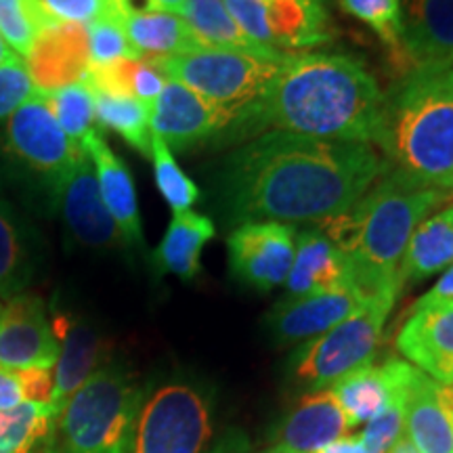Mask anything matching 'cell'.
<instances>
[{"instance_id":"16","label":"cell","mask_w":453,"mask_h":453,"mask_svg":"<svg viewBox=\"0 0 453 453\" xmlns=\"http://www.w3.org/2000/svg\"><path fill=\"white\" fill-rule=\"evenodd\" d=\"M53 330L59 340V357L53 367L55 388L49 405L59 418L67 399L93 373L107 365L111 347L88 321L76 319V317L57 315L53 319Z\"/></svg>"},{"instance_id":"27","label":"cell","mask_w":453,"mask_h":453,"mask_svg":"<svg viewBox=\"0 0 453 453\" xmlns=\"http://www.w3.org/2000/svg\"><path fill=\"white\" fill-rule=\"evenodd\" d=\"M122 26L141 59H162L202 49L183 17L166 11L122 15Z\"/></svg>"},{"instance_id":"24","label":"cell","mask_w":453,"mask_h":453,"mask_svg":"<svg viewBox=\"0 0 453 453\" xmlns=\"http://www.w3.org/2000/svg\"><path fill=\"white\" fill-rule=\"evenodd\" d=\"M290 296L334 292L350 288L347 254L324 231H303L296 237V254L286 280Z\"/></svg>"},{"instance_id":"29","label":"cell","mask_w":453,"mask_h":453,"mask_svg":"<svg viewBox=\"0 0 453 453\" xmlns=\"http://www.w3.org/2000/svg\"><path fill=\"white\" fill-rule=\"evenodd\" d=\"M194 32L203 49L242 50L252 55H280L281 50L263 47L242 32L235 19L226 11L223 0H187L179 13Z\"/></svg>"},{"instance_id":"15","label":"cell","mask_w":453,"mask_h":453,"mask_svg":"<svg viewBox=\"0 0 453 453\" xmlns=\"http://www.w3.org/2000/svg\"><path fill=\"white\" fill-rule=\"evenodd\" d=\"M88 65V32L81 24L42 27L26 55L30 81L44 95L82 82Z\"/></svg>"},{"instance_id":"44","label":"cell","mask_w":453,"mask_h":453,"mask_svg":"<svg viewBox=\"0 0 453 453\" xmlns=\"http://www.w3.org/2000/svg\"><path fill=\"white\" fill-rule=\"evenodd\" d=\"M315 453H370V451H367L361 434H357V437H353V434H344V437L332 441L330 445L321 447V449Z\"/></svg>"},{"instance_id":"40","label":"cell","mask_w":453,"mask_h":453,"mask_svg":"<svg viewBox=\"0 0 453 453\" xmlns=\"http://www.w3.org/2000/svg\"><path fill=\"white\" fill-rule=\"evenodd\" d=\"M17 382H19L21 396L27 403H50L55 388L53 367H27V370L15 372Z\"/></svg>"},{"instance_id":"17","label":"cell","mask_w":453,"mask_h":453,"mask_svg":"<svg viewBox=\"0 0 453 453\" xmlns=\"http://www.w3.org/2000/svg\"><path fill=\"white\" fill-rule=\"evenodd\" d=\"M395 344L426 376L453 384V303L413 307Z\"/></svg>"},{"instance_id":"21","label":"cell","mask_w":453,"mask_h":453,"mask_svg":"<svg viewBox=\"0 0 453 453\" xmlns=\"http://www.w3.org/2000/svg\"><path fill=\"white\" fill-rule=\"evenodd\" d=\"M151 133L170 151H187L223 133V124L200 95L177 81H166L160 97L151 105Z\"/></svg>"},{"instance_id":"22","label":"cell","mask_w":453,"mask_h":453,"mask_svg":"<svg viewBox=\"0 0 453 453\" xmlns=\"http://www.w3.org/2000/svg\"><path fill=\"white\" fill-rule=\"evenodd\" d=\"M82 150L93 162L95 174L101 197H104L107 211L120 226L124 240L128 246H143V225H141V212L137 202V189H134L133 174L120 156L107 145L104 134L97 128L82 141Z\"/></svg>"},{"instance_id":"43","label":"cell","mask_w":453,"mask_h":453,"mask_svg":"<svg viewBox=\"0 0 453 453\" xmlns=\"http://www.w3.org/2000/svg\"><path fill=\"white\" fill-rule=\"evenodd\" d=\"M21 401H24V396H21L15 372L7 370V367H0V411L19 405Z\"/></svg>"},{"instance_id":"23","label":"cell","mask_w":453,"mask_h":453,"mask_svg":"<svg viewBox=\"0 0 453 453\" xmlns=\"http://www.w3.org/2000/svg\"><path fill=\"white\" fill-rule=\"evenodd\" d=\"M349 424L332 390H317L292 407L275 430V447L296 453H315L344 437Z\"/></svg>"},{"instance_id":"38","label":"cell","mask_w":453,"mask_h":453,"mask_svg":"<svg viewBox=\"0 0 453 453\" xmlns=\"http://www.w3.org/2000/svg\"><path fill=\"white\" fill-rule=\"evenodd\" d=\"M405 413V396L390 403L388 410H384L380 416L373 418L367 424V428L361 433V439L370 453H387L396 441L401 439V430H403Z\"/></svg>"},{"instance_id":"39","label":"cell","mask_w":453,"mask_h":453,"mask_svg":"<svg viewBox=\"0 0 453 453\" xmlns=\"http://www.w3.org/2000/svg\"><path fill=\"white\" fill-rule=\"evenodd\" d=\"M34 95H36V88L32 87L24 61L15 59L13 64L0 65V120L9 118Z\"/></svg>"},{"instance_id":"36","label":"cell","mask_w":453,"mask_h":453,"mask_svg":"<svg viewBox=\"0 0 453 453\" xmlns=\"http://www.w3.org/2000/svg\"><path fill=\"white\" fill-rule=\"evenodd\" d=\"M90 65H107L120 59H141L122 26V15L104 17L87 26Z\"/></svg>"},{"instance_id":"10","label":"cell","mask_w":453,"mask_h":453,"mask_svg":"<svg viewBox=\"0 0 453 453\" xmlns=\"http://www.w3.org/2000/svg\"><path fill=\"white\" fill-rule=\"evenodd\" d=\"M254 42L275 50H304L332 42L334 27L315 0H223Z\"/></svg>"},{"instance_id":"6","label":"cell","mask_w":453,"mask_h":453,"mask_svg":"<svg viewBox=\"0 0 453 453\" xmlns=\"http://www.w3.org/2000/svg\"><path fill=\"white\" fill-rule=\"evenodd\" d=\"M290 53L252 55L242 50L196 49L162 59H147L168 81L194 90L212 107L223 133L242 120L267 93Z\"/></svg>"},{"instance_id":"20","label":"cell","mask_w":453,"mask_h":453,"mask_svg":"<svg viewBox=\"0 0 453 453\" xmlns=\"http://www.w3.org/2000/svg\"><path fill=\"white\" fill-rule=\"evenodd\" d=\"M411 372L413 365L407 361L387 359L382 365L370 364L350 372L334 384L332 393L347 418L349 428L372 422L388 410L393 401L405 396Z\"/></svg>"},{"instance_id":"41","label":"cell","mask_w":453,"mask_h":453,"mask_svg":"<svg viewBox=\"0 0 453 453\" xmlns=\"http://www.w3.org/2000/svg\"><path fill=\"white\" fill-rule=\"evenodd\" d=\"M164 84H166V81H164L162 73L147 59H139L133 81V97L143 101L147 105H154V101L160 97Z\"/></svg>"},{"instance_id":"42","label":"cell","mask_w":453,"mask_h":453,"mask_svg":"<svg viewBox=\"0 0 453 453\" xmlns=\"http://www.w3.org/2000/svg\"><path fill=\"white\" fill-rule=\"evenodd\" d=\"M439 303H453V265L441 275V280L434 283L424 296L418 300L413 307H424V304H439Z\"/></svg>"},{"instance_id":"1","label":"cell","mask_w":453,"mask_h":453,"mask_svg":"<svg viewBox=\"0 0 453 453\" xmlns=\"http://www.w3.org/2000/svg\"><path fill=\"white\" fill-rule=\"evenodd\" d=\"M387 170L364 143L269 130L226 157L220 197L242 223H324L355 206Z\"/></svg>"},{"instance_id":"30","label":"cell","mask_w":453,"mask_h":453,"mask_svg":"<svg viewBox=\"0 0 453 453\" xmlns=\"http://www.w3.org/2000/svg\"><path fill=\"white\" fill-rule=\"evenodd\" d=\"M57 424L50 405L21 401L11 410L0 411V453H34L49 445Z\"/></svg>"},{"instance_id":"11","label":"cell","mask_w":453,"mask_h":453,"mask_svg":"<svg viewBox=\"0 0 453 453\" xmlns=\"http://www.w3.org/2000/svg\"><path fill=\"white\" fill-rule=\"evenodd\" d=\"M294 226L277 220L242 223L226 242L229 269L243 286L267 292L286 283L296 254Z\"/></svg>"},{"instance_id":"13","label":"cell","mask_w":453,"mask_h":453,"mask_svg":"<svg viewBox=\"0 0 453 453\" xmlns=\"http://www.w3.org/2000/svg\"><path fill=\"white\" fill-rule=\"evenodd\" d=\"M53 203L59 208L67 234L78 246L95 250L128 246L101 197L97 174L87 151L65 174L64 183L53 196Z\"/></svg>"},{"instance_id":"48","label":"cell","mask_w":453,"mask_h":453,"mask_svg":"<svg viewBox=\"0 0 453 453\" xmlns=\"http://www.w3.org/2000/svg\"><path fill=\"white\" fill-rule=\"evenodd\" d=\"M387 453H420V451H418L416 447H413V443H411L410 439L401 437L393 447H390Z\"/></svg>"},{"instance_id":"37","label":"cell","mask_w":453,"mask_h":453,"mask_svg":"<svg viewBox=\"0 0 453 453\" xmlns=\"http://www.w3.org/2000/svg\"><path fill=\"white\" fill-rule=\"evenodd\" d=\"M38 32L30 0H0V34L15 53L27 55Z\"/></svg>"},{"instance_id":"32","label":"cell","mask_w":453,"mask_h":453,"mask_svg":"<svg viewBox=\"0 0 453 453\" xmlns=\"http://www.w3.org/2000/svg\"><path fill=\"white\" fill-rule=\"evenodd\" d=\"M44 101L67 137L82 147L84 137L95 130V95L88 84L82 81L55 93H47Z\"/></svg>"},{"instance_id":"25","label":"cell","mask_w":453,"mask_h":453,"mask_svg":"<svg viewBox=\"0 0 453 453\" xmlns=\"http://www.w3.org/2000/svg\"><path fill=\"white\" fill-rule=\"evenodd\" d=\"M36 273L34 231L0 189V300L26 292Z\"/></svg>"},{"instance_id":"31","label":"cell","mask_w":453,"mask_h":453,"mask_svg":"<svg viewBox=\"0 0 453 453\" xmlns=\"http://www.w3.org/2000/svg\"><path fill=\"white\" fill-rule=\"evenodd\" d=\"M95 95V122L101 128L113 130L130 147L150 157L151 151V105L134 97H116V95Z\"/></svg>"},{"instance_id":"5","label":"cell","mask_w":453,"mask_h":453,"mask_svg":"<svg viewBox=\"0 0 453 453\" xmlns=\"http://www.w3.org/2000/svg\"><path fill=\"white\" fill-rule=\"evenodd\" d=\"M143 390L118 365H105L73 393L57 418L47 453H128Z\"/></svg>"},{"instance_id":"52","label":"cell","mask_w":453,"mask_h":453,"mask_svg":"<svg viewBox=\"0 0 453 453\" xmlns=\"http://www.w3.org/2000/svg\"><path fill=\"white\" fill-rule=\"evenodd\" d=\"M315 3H321V0H315Z\"/></svg>"},{"instance_id":"50","label":"cell","mask_w":453,"mask_h":453,"mask_svg":"<svg viewBox=\"0 0 453 453\" xmlns=\"http://www.w3.org/2000/svg\"><path fill=\"white\" fill-rule=\"evenodd\" d=\"M267 453H296V451H288V449H280V447H275V449H271Z\"/></svg>"},{"instance_id":"2","label":"cell","mask_w":453,"mask_h":453,"mask_svg":"<svg viewBox=\"0 0 453 453\" xmlns=\"http://www.w3.org/2000/svg\"><path fill=\"white\" fill-rule=\"evenodd\" d=\"M384 95L359 59L342 53H290L242 120L226 128L234 139L269 130L344 143H373Z\"/></svg>"},{"instance_id":"12","label":"cell","mask_w":453,"mask_h":453,"mask_svg":"<svg viewBox=\"0 0 453 453\" xmlns=\"http://www.w3.org/2000/svg\"><path fill=\"white\" fill-rule=\"evenodd\" d=\"M390 65L399 78L413 72L451 70L453 0H405L401 49Z\"/></svg>"},{"instance_id":"26","label":"cell","mask_w":453,"mask_h":453,"mask_svg":"<svg viewBox=\"0 0 453 453\" xmlns=\"http://www.w3.org/2000/svg\"><path fill=\"white\" fill-rule=\"evenodd\" d=\"M217 235V226L206 214L183 211L174 212L160 246L154 252V265L160 273H173L191 281L200 273L203 246Z\"/></svg>"},{"instance_id":"34","label":"cell","mask_w":453,"mask_h":453,"mask_svg":"<svg viewBox=\"0 0 453 453\" xmlns=\"http://www.w3.org/2000/svg\"><path fill=\"white\" fill-rule=\"evenodd\" d=\"M338 4L347 15L370 26L388 49V59L395 61L401 49V34H403L401 0H338Z\"/></svg>"},{"instance_id":"46","label":"cell","mask_w":453,"mask_h":453,"mask_svg":"<svg viewBox=\"0 0 453 453\" xmlns=\"http://www.w3.org/2000/svg\"><path fill=\"white\" fill-rule=\"evenodd\" d=\"M157 11H166V13L179 15L183 11L187 0H151Z\"/></svg>"},{"instance_id":"28","label":"cell","mask_w":453,"mask_h":453,"mask_svg":"<svg viewBox=\"0 0 453 453\" xmlns=\"http://www.w3.org/2000/svg\"><path fill=\"white\" fill-rule=\"evenodd\" d=\"M453 265V203L422 220L413 231L401 265L405 281H422Z\"/></svg>"},{"instance_id":"9","label":"cell","mask_w":453,"mask_h":453,"mask_svg":"<svg viewBox=\"0 0 453 453\" xmlns=\"http://www.w3.org/2000/svg\"><path fill=\"white\" fill-rule=\"evenodd\" d=\"M4 151L27 174L47 187L49 197L59 189L65 174L84 154L81 145L64 133L44 95L38 93L11 113L4 128Z\"/></svg>"},{"instance_id":"4","label":"cell","mask_w":453,"mask_h":453,"mask_svg":"<svg viewBox=\"0 0 453 453\" xmlns=\"http://www.w3.org/2000/svg\"><path fill=\"white\" fill-rule=\"evenodd\" d=\"M447 73L413 72L384 95L373 143L418 183L453 194V95Z\"/></svg>"},{"instance_id":"19","label":"cell","mask_w":453,"mask_h":453,"mask_svg":"<svg viewBox=\"0 0 453 453\" xmlns=\"http://www.w3.org/2000/svg\"><path fill=\"white\" fill-rule=\"evenodd\" d=\"M407 439L420 453H453V384L413 367L405 393Z\"/></svg>"},{"instance_id":"7","label":"cell","mask_w":453,"mask_h":453,"mask_svg":"<svg viewBox=\"0 0 453 453\" xmlns=\"http://www.w3.org/2000/svg\"><path fill=\"white\" fill-rule=\"evenodd\" d=\"M390 304L367 303L357 313L300 349L292 361L294 378L309 390L334 387L350 372L370 365L380 347Z\"/></svg>"},{"instance_id":"14","label":"cell","mask_w":453,"mask_h":453,"mask_svg":"<svg viewBox=\"0 0 453 453\" xmlns=\"http://www.w3.org/2000/svg\"><path fill=\"white\" fill-rule=\"evenodd\" d=\"M57 357L59 340L44 300L26 292L7 300L0 313V367H55Z\"/></svg>"},{"instance_id":"51","label":"cell","mask_w":453,"mask_h":453,"mask_svg":"<svg viewBox=\"0 0 453 453\" xmlns=\"http://www.w3.org/2000/svg\"><path fill=\"white\" fill-rule=\"evenodd\" d=\"M3 307H4V304H3V300H0V313H3Z\"/></svg>"},{"instance_id":"35","label":"cell","mask_w":453,"mask_h":453,"mask_svg":"<svg viewBox=\"0 0 453 453\" xmlns=\"http://www.w3.org/2000/svg\"><path fill=\"white\" fill-rule=\"evenodd\" d=\"M38 27L53 24L88 26L104 17L122 15L118 0H30Z\"/></svg>"},{"instance_id":"33","label":"cell","mask_w":453,"mask_h":453,"mask_svg":"<svg viewBox=\"0 0 453 453\" xmlns=\"http://www.w3.org/2000/svg\"><path fill=\"white\" fill-rule=\"evenodd\" d=\"M150 157L154 162L156 185L168 206L174 212L191 211V206L200 200V187L180 170L173 151L168 150V145L156 133H151Z\"/></svg>"},{"instance_id":"8","label":"cell","mask_w":453,"mask_h":453,"mask_svg":"<svg viewBox=\"0 0 453 453\" xmlns=\"http://www.w3.org/2000/svg\"><path fill=\"white\" fill-rule=\"evenodd\" d=\"M211 434V399L194 384H164L141 405L128 453H203Z\"/></svg>"},{"instance_id":"3","label":"cell","mask_w":453,"mask_h":453,"mask_svg":"<svg viewBox=\"0 0 453 453\" xmlns=\"http://www.w3.org/2000/svg\"><path fill=\"white\" fill-rule=\"evenodd\" d=\"M451 196L390 168L355 206L321 223L324 234L347 254L350 288L365 303L393 307L405 286L401 265L413 231Z\"/></svg>"},{"instance_id":"18","label":"cell","mask_w":453,"mask_h":453,"mask_svg":"<svg viewBox=\"0 0 453 453\" xmlns=\"http://www.w3.org/2000/svg\"><path fill=\"white\" fill-rule=\"evenodd\" d=\"M365 304L359 292L353 288H342V290L281 300L269 311L265 321L275 340L296 342V340L321 336Z\"/></svg>"},{"instance_id":"45","label":"cell","mask_w":453,"mask_h":453,"mask_svg":"<svg viewBox=\"0 0 453 453\" xmlns=\"http://www.w3.org/2000/svg\"><path fill=\"white\" fill-rule=\"evenodd\" d=\"M212 453H248V443L240 434H234L225 441L223 445H219Z\"/></svg>"},{"instance_id":"47","label":"cell","mask_w":453,"mask_h":453,"mask_svg":"<svg viewBox=\"0 0 453 453\" xmlns=\"http://www.w3.org/2000/svg\"><path fill=\"white\" fill-rule=\"evenodd\" d=\"M15 59H19V57H17L15 50L9 47L7 41H4V38H3V34H0V65L13 64Z\"/></svg>"},{"instance_id":"49","label":"cell","mask_w":453,"mask_h":453,"mask_svg":"<svg viewBox=\"0 0 453 453\" xmlns=\"http://www.w3.org/2000/svg\"><path fill=\"white\" fill-rule=\"evenodd\" d=\"M447 87H449V93L453 95V67L449 70V73H447Z\"/></svg>"}]
</instances>
